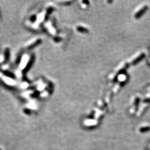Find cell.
<instances>
[{
    "label": "cell",
    "mask_w": 150,
    "mask_h": 150,
    "mask_svg": "<svg viewBox=\"0 0 150 150\" xmlns=\"http://www.w3.org/2000/svg\"><path fill=\"white\" fill-rule=\"evenodd\" d=\"M145 54L142 53L141 55H140L139 56L137 57V58L135 59V60L133 61V62H132V65H136V64H137L138 63H139V62L141 61L143 59L145 58Z\"/></svg>",
    "instance_id": "obj_2"
},
{
    "label": "cell",
    "mask_w": 150,
    "mask_h": 150,
    "mask_svg": "<svg viewBox=\"0 0 150 150\" xmlns=\"http://www.w3.org/2000/svg\"><path fill=\"white\" fill-rule=\"evenodd\" d=\"M139 102H140V99L137 98L136 100V101H135V105H138V103H139Z\"/></svg>",
    "instance_id": "obj_4"
},
{
    "label": "cell",
    "mask_w": 150,
    "mask_h": 150,
    "mask_svg": "<svg viewBox=\"0 0 150 150\" xmlns=\"http://www.w3.org/2000/svg\"><path fill=\"white\" fill-rule=\"evenodd\" d=\"M149 131H150V127H148V126L143 127H142V128H140V131L141 132H142V133L146 132H148Z\"/></svg>",
    "instance_id": "obj_3"
},
{
    "label": "cell",
    "mask_w": 150,
    "mask_h": 150,
    "mask_svg": "<svg viewBox=\"0 0 150 150\" xmlns=\"http://www.w3.org/2000/svg\"><path fill=\"white\" fill-rule=\"evenodd\" d=\"M0 150H1V149H0Z\"/></svg>",
    "instance_id": "obj_6"
},
{
    "label": "cell",
    "mask_w": 150,
    "mask_h": 150,
    "mask_svg": "<svg viewBox=\"0 0 150 150\" xmlns=\"http://www.w3.org/2000/svg\"><path fill=\"white\" fill-rule=\"evenodd\" d=\"M148 9V6H145L143 8H142L140 10L138 11V12L135 14V19H140V18L147 11Z\"/></svg>",
    "instance_id": "obj_1"
},
{
    "label": "cell",
    "mask_w": 150,
    "mask_h": 150,
    "mask_svg": "<svg viewBox=\"0 0 150 150\" xmlns=\"http://www.w3.org/2000/svg\"><path fill=\"white\" fill-rule=\"evenodd\" d=\"M144 102H146V103H149L150 102V98H148V99H146V100H145L144 101Z\"/></svg>",
    "instance_id": "obj_5"
}]
</instances>
